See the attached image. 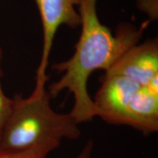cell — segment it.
Segmentation results:
<instances>
[{
	"mask_svg": "<svg viewBox=\"0 0 158 158\" xmlns=\"http://www.w3.org/2000/svg\"><path fill=\"white\" fill-rule=\"evenodd\" d=\"M98 0H79L81 31L73 55L64 62L54 63L52 69L63 76L48 86V93L54 98L68 90L74 98L70 112L78 124L89 122L98 116V110L87 89L88 79L98 70H108L132 47L140 43L150 21L135 27L129 22L119 23L115 34L102 24L97 12Z\"/></svg>",
	"mask_w": 158,
	"mask_h": 158,
	"instance_id": "cell-1",
	"label": "cell"
},
{
	"mask_svg": "<svg viewBox=\"0 0 158 158\" xmlns=\"http://www.w3.org/2000/svg\"><path fill=\"white\" fill-rule=\"evenodd\" d=\"M45 86H37L28 98L15 94L10 114L0 138V149L23 152L51 145L58 148L64 139L75 141L81 135L70 114L51 108Z\"/></svg>",
	"mask_w": 158,
	"mask_h": 158,
	"instance_id": "cell-2",
	"label": "cell"
},
{
	"mask_svg": "<svg viewBox=\"0 0 158 158\" xmlns=\"http://www.w3.org/2000/svg\"><path fill=\"white\" fill-rule=\"evenodd\" d=\"M38 9L43 28V50L36 72V81L47 82L46 70L53 43L61 26L76 29L81 26L80 15L76 7L79 0H34Z\"/></svg>",
	"mask_w": 158,
	"mask_h": 158,
	"instance_id": "cell-3",
	"label": "cell"
},
{
	"mask_svg": "<svg viewBox=\"0 0 158 158\" xmlns=\"http://www.w3.org/2000/svg\"><path fill=\"white\" fill-rule=\"evenodd\" d=\"M101 82L93 100L98 116L108 124H123L126 109L133 96L147 86L122 75L106 73Z\"/></svg>",
	"mask_w": 158,
	"mask_h": 158,
	"instance_id": "cell-4",
	"label": "cell"
},
{
	"mask_svg": "<svg viewBox=\"0 0 158 158\" xmlns=\"http://www.w3.org/2000/svg\"><path fill=\"white\" fill-rule=\"evenodd\" d=\"M105 73L126 76L158 92L157 38L132 47Z\"/></svg>",
	"mask_w": 158,
	"mask_h": 158,
	"instance_id": "cell-5",
	"label": "cell"
},
{
	"mask_svg": "<svg viewBox=\"0 0 158 158\" xmlns=\"http://www.w3.org/2000/svg\"><path fill=\"white\" fill-rule=\"evenodd\" d=\"M124 125L141 132L144 135L158 130V92L142 87L128 105L124 116Z\"/></svg>",
	"mask_w": 158,
	"mask_h": 158,
	"instance_id": "cell-6",
	"label": "cell"
},
{
	"mask_svg": "<svg viewBox=\"0 0 158 158\" xmlns=\"http://www.w3.org/2000/svg\"><path fill=\"white\" fill-rule=\"evenodd\" d=\"M56 149L54 146L45 145L23 152L0 149V158H47L49 154Z\"/></svg>",
	"mask_w": 158,
	"mask_h": 158,
	"instance_id": "cell-7",
	"label": "cell"
},
{
	"mask_svg": "<svg viewBox=\"0 0 158 158\" xmlns=\"http://www.w3.org/2000/svg\"><path fill=\"white\" fill-rule=\"evenodd\" d=\"M3 58V51L0 46V138L3 128L7 122L8 116L10 114L12 106H13V99L7 98L3 91L2 85V78L3 76L2 69V61Z\"/></svg>",
	"mask_w": 158,
	"mask_h": 158,
	"instance_id": "cell-8",
	"label": "cell"
},
{
	"mask_svg": "<svg viewBox=\"0 0 158 158\" xmlns=\"http://www.w3.org/2000/svg\"><path fill=\"white\" fill-rule=\"evenodd\" d=\"M94 150V141L92 139L88 140L84 144L83 149L75 158H92Z\"/></svg>",
	"mask_w": 158,
	"mask_h": 158,
	"instance_id": "cell-9",
	"label": "cell"
}]
</instances>
